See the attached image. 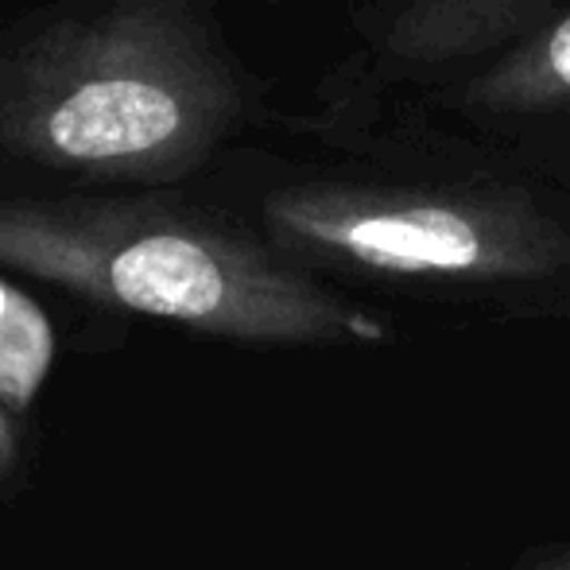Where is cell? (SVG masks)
Instances as JSON below:
<instances>
[{"label": "cell", "instance_id": "1", "mask_svg": "<svg viewBox=\"0 0 570 570\" xmlns=\"http://www.w3.org/2000/svg\"><path fill=\"white\" fill-rule=\"evenodd\" d=\"M222 0H43L0 20V175L179 190L272 125Z\"/></svg>", "mask_w": 570, "mask_h": 570}, {"label": "cell", "instance_id": "2", "mask_svg": "<svg viewBox=\"0 0 570 570\" xmlns=\"http://www.w3.org/2000/svg\"><path fill=\"white\" fill-rule=\"evenodd\" d=\"M210 175L226 210L311 276L478 292L570 279V195L493 167L407 148H233Z\"/></svg>", "mask_w": 570, "mask_h": 570}, {"label": "cell", "instance_id": "3", "mask_svg": "<svg viewBox=\"0 0 570 570\" xmlns=\"http://www.w3.org/2000/svg\"><path fill=\"white\" fill-rule=\"evenodd\" d=\"M0 268L125 315L261 345L392 342L384 315L179 190H4Z\"/></svg>", "mask_w": 570, "mask_h": 570}, {"label": "cell", "instance_id": "4", "mask_svg": "<svg viewBox=\"0 0 570 570\" xmlns=\"http://www.w3.org/2000/svg\"><path fill=\"white\" fill-rule=\"evenodd\" d=\"M570 0H392L353 8V47L318 78L287 128L318 151H353L428 98L504 55Z\"/></svg>", "mask_w": 570, "mask_h": 570}, {"label": "cell", "instance_id": "5", "mask_svg": "<svg viewBox=\"0 0 570 570\" xmlns=\"http://www.w3.org/2000/svg\"><path fill=\"white\" fill-rule=\"evenodd\" d=\"M465 159L570 195V4L365 148Z\"/></svg>", "mask_w": 570, "mask_h": 570}, {"label": "cell", "instance_id": "6", "mask_svg": "<svg viewBox=\"0 0 570 570\" xmlns=\"http://www.w3.org/2000/svg\"><path fill=\"white\" fill-rule=\"evenodd\" d=\"M55 353L59 338L47 311L23 287L0 276V407L12 420H28Z\"/></svg>", "mask_w": 570, "mask_h": 570}, {"label": "cell", "instance_id": "7", "mask_svg": "<svg viewBox=\"0 0 570 570\" xmlns=\"http://www.w3.org/2000/svg\"><path fill=\"white\" fill-rule=\"evenodd\" d=\"M28 451H23V423L0 407V493H16L23 485Z\"/></svg>", "mask_w": 570, "mask_h": 570}, {"label": "cell", "instance_id": "8", "mask_svg": "<svg viewBox=\"0 0 570 570\" xmlns=\"http://www.w3.org/2000/svg\"><path fill=\"white\" fill-rule=\"evenodd\" d=\"M528 570H570V551H551V556L535 559Z\"/></svg>", "mask_w": 570, "mask_h": 570}, {"label": "cell", "instance_id": "9", "mask_svg": "<svg viewBox=\"0 0 570 570\" xmlns=\"http://www.w3.org/2000/svg\"><path fill=\"white\" fill-rule=\"evenodd\" d=\"M381 4H392V0H353V8H381Z\"/></svg>", "mask_w": 570, "mask_h": 570}]
</instances>
